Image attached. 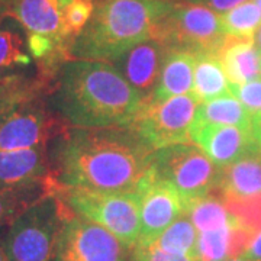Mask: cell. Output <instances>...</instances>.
I'll return each instance as SVG.
<instances>
[{"label":"cell","mask_w":261,"mask_h":261,"mask_svg":"<svg viewBox=\"0 0 261 261\" xmlns=\"http://www.w3.org/2000/svg\"><path fill=\"white\" fill-rule=\"evenodd\" d=\"M34 90L31 84L22 82L16 75L0 80V121L22 103L29 102L35 93Z\"/></svg>","instance_id":"obj_26"},{"label":"cell","mask_w":261,"mask_h":261,"mask_svg":"<svg viewBox=\"0 0 261 261\" xmlns=\"http://www.w3.org/2000/svg\"><path fill=\"white\" fill-rule=\"evenodd\" d=\"M94 12L93 0H73L64 9V38L73 42L87 27Z\"/></svg>","instance_id":"obj_28"},{"label":"cell","mask_w":261,"mask_h":261,"mask_svg":"<svg viewBox=\"0 0 261 261\" xmlns=\"http://www.w3.org/2000/svg\"><path fill=\"white\" fill-rule=\"evenodd\" d=\"M130 261H199L187 255L164 251L155 244H137L132 248Z\"/></svg>","instance_id":"obj_31"},{"label":"cell","mask_w":261,"mask_h":261,"mask_svg":"<svg viewBox=\"0 0 261 261\" xmlns=\"http://www.w3.org/2000/svg\"><path fill=\"white\" fill-rule=\"evenodd\" d=\"M241 257L251 261H261V231L252 235L251 241Z\"/></svg>","instance_id":"obj_33"},{"label":"cell","mask_w":261,"mask_h":261,"mask_svg":"<svg viewBox=\"0 0 261 261\" xmlns=\"http://www.w3.org/2000/svg\"><path fill=\"white\" fill-rule=\"evenodd\" d=\"M29 63L31 57L23 51L22 38L10 31H0V70Z\"/></svg>","instance_id":"obj_29"},{"label":"cell","mask_w":261,"mask_h":261,"mask_svg":"<svg viewBox=\"0 0 261 261\" xmlns=\"http://www.w3.org/2000/svg\"><path fill=\"white\" fill-rule=\"evenodd\" d=\"M190 141L203 149L218 167H226L257 144L252 129L199 123L190 130Z\"/></svg>","instance_id":"obj_13"},{"label":"cell","mask_w":261,"mask_h":261,"mask_svg":"<svg viewBox=\"0 0 261 261\" xmlns=\"http://www.w3.org/2000/svg\"><path fill=\"white\" fill-rule=\"evenodd\" d=\"M163 2H174V0H163Z\"/></svg>","instance_id":"obj_41"},{"label":"cell","mask_w":261,"mask_h":261,"mask_svg":"<svg viewBox=\"0 0 261 261\" xmlns=\"http://www.w3.org/2000/svg\"><path fill=\"white\" fill-rule=\"evenodd\" d=\"M229 80L216 53H196L192 94L199 103L231 94Z\"/></svg>","instance_id":"obj_20"},{"label":"cell","mask_w":261,"mask_h":261,"mask_svg":"<svg viewBox=\"0 0 261 261\" xmlns=\"http://www.w3.org/2000/svg\"><path fill=\"white\" fill-rule=\"evenodd\" d=\"M226 261H251V260H247V258H244V257H238V258H231V260H226Z\"/></svg>","instance_id":"obj_38"},{"label":"cell","mask_w":261,"mask_h":261,"mask_svg":"<svg viewBox=\"0 0 261 261\" xmlns=\"http://www.w3.org/2000/svg\"><path fill=\"white\" fill-rule=\"evenodd\" d=\"M185 214L189 216L199 233L219 229L232 224L237 219L226 207L224 199L215 197L212 193L187 203L185 206Z\"/></svg>","instance_id":"obj_22"},{"label":"cell","mask_w":261,"mask_h":261,"mask_svg":"<svg viewBox=\"0 0 261 261\" xmlns=\"http://www.w3.org/2000/svg\"><path fill=\"white\" fill-rule=\"evenodd\" d=\"M48 176L47 147L0 151V190L44 186Z\"/></svg>","instance_id":"obj_14"},{"label":"cell","mask_w":261,"mask_h":261,"mask_svg":"<svg viewBox=\"0 0 261 261\" xmlns=\"http://www.w3.org/2000/svg\"><path fill=\"white\" fill-rule=\"evenodd\" d=\"M0 261H10L6 250V233L3 231V226H0Z\"/></svg>","instance_id":"obj_34"},{"label":"cell","mask_w":261,"mask_h":261,"mask_svg":"<svg viewBox=\"0 0 261 261\" xmlns=\"http://www.w3.org/2000/svg\"><path fill=\"white\" fill-rule=\"evenodd\" d=\"M196 53L189 49H167L159 84L149 102H163L192 92Z\"/></svg>","instance_id":"obj_18"},{"label":"cell","mask_w":261,"mask_h":261,"mask_svg":"<svg viewBox=\"0 0 261 261\" xmlns=\"http://www.w3.org/2000/svg\"><path fill=\"white\" fill-rule=\"evenodd\" d=\"M71 209L53 195L42 196L10 224L6 250L10 261H53L64 222Z\"/></svg>","instance_id":"obj_4"},{"label":"cell","mask_w":261,"mask_h":261,"mask_svg":"<svg viewBox=\"0 0 261 261\" xmlns=\"http://www.w3.org/2000/svg\"><path fill=\"white\" fill-rule=\"evenodd\" d=\"M137 190L141 202V235L138 244H154L167 226L185 214L183 199L176 187L160 177L151 166Z\"/></svg>","instance_id":"obj_10"},{"label":"cell","mask_w":261,"mask_h":261,"mask_svg":"<svg viewBox=\"0 0 261 261\" xmlns=\"http://www.w3.org/2000/svg\"><path fill=\"white\" fill-rule=\"evenodd\" d=\"M197 238L199 232L195 225L186 214H183L166 228L154 244L164 251L187 255L197 260Z\"/></svg>","instance_id":"obj_23"},{"label":"cell","mask_w":261,"mask_h":261,"mask_svg":"<svg viewBox=\"0 0 261 261\" xmlns=\"http://www.w3.org/2000/svg\"><path fill=\"white\" fill-rule=\"evenodd\" d=\"M174 8L163 0H97L92 19L70 47L75 60L113 61L152 38L159 22Z\"/></svg>","instance_id":"obj_3"},{"label":"cell","mask_w":261,"mask_h":261,"mask_svg":"<svg viewBox=\"0 0 261 261\" xmlns=\"http://www.w3.org/2000/svg\"><path fill=\"white\" fill-rule=\"evenodd\" d=\"M151 167L176 187L185 206L218 190L221 167L197 145L177 144L154 151Z\"/></svg>","instance_id":"obj_6"},{"label":"cell","mask_w":261,"mask_h":261,"mask_svg":"<svg viewBox=\"0 0 261 261\" xmlns=\"http://www.w3.org/2000/svg\"><path fill=\"white\" fill-rule=\"evenodd\" d=\"M5 12L19 20L28 34H39L70 44L64 38V10L58 0H15Z\"/></svg>","instance_id":"obj_15"},{"label":"cell","mask_w":261,"mask_h":261,"mask_svg":"<svg viewBox=\"0 0 261 261\" xmlns=\"http://www.w3.org/2000/svg\"><path fill=\"white\" fill-rule=\"evenodd\" d=\"M261 130V113L252 118V132Z\"/></svg>","instance_id":"obj_35"},{"label":"cell","mask_w":261,"mask_h":261,"mask_svg":"<svg viewBox=\"0 0 261 261\" xmlns=\"http://www.w3.org/2000/svg\"><path fill=\"white\" fill-rule=\"evenodd\" d=\"M254 44H255V47L258 48V51H260L261 54V25L260 28L257 29V32L254 34Z\"/></svg>","instance_id":"obj_36"},{"label":"cell","mask_w":261,"mask_h":261,"mask_svg":"<svg viewBox=\"0 0 261 261\" xmlns=\"http://www.w3.org/2000/svg\"><path fill=\"white\" fill-rule=\"evenodd\" d=\"M190 3H197V5H203L206 8L212 9L216 13H225L228 10L233 9L240 5H243L245 2H250V0H186Z\"/></svg>","instance_id":"obj_32"},{"label":"cell","mask_w":261,"mask_h":261,"mask_svg":"<svg viewBox=\"0 0 261 261\" xmlns=\"http://www.w3.org/2000/svg\"><path fill=\"white\" fill-rule=\"evenodd\" d=\"M166 53L167 48L161 42L149 38L113 60V67L145 103L152 99L155 92Z\"/></svg>","instance_id":"obj_12"},{"label":"cell","mask_w":261,"mask_h":261,"mask_svg":"<svg viewBox=\"0 0 261 261\" xmlns=\"http://www.w3.org/2000/svg\"><path fill=\"white\" fill-rule=\"evenodd\" d=\"M58 128V121L42 106L22 103L0 121V151L47 147Z\"/></svg>","instance_id":"obj_11"},{"label":"cell","mask_w":261,"mask_h":261,"mask_svg":"<svg viewBox=\"0 0 261 261\" xmlns=\"http://www.w3.org/2000/svg\"><path fill=\"white\" fill-rule=\"evenodd\" d=\"M45 185L27 189L0 190V226L12 224L27 207L47 195Z\"/></svg>","instance_id":"obj_25"},{"label":"cell","mask_w":261,"mask_h":261,"mask_svg":"<svg viewBox=\"0 0 261 261\" xmlns=\"http://www.w3.org/2000/svg\"><path fill=\"white\" fill-rule=\"evenodd\" d=\"M2 2H3V8H5V6H8V5H10V3L15 2V0H2Z\"/></svg>","instance_id":"obj_39"},{"label":"cell","mask_w":261,"mask_h":261,"mask_svg":"<svg viewBox=\"0 0 261 261\" xmlns=\"http://www.w3.org/2000/svg\"><path fill=\"white\" fill-rule=\"evenodd\" d=\"M152 38L167 49H189L193 53H216L226 37L221 29L219 15L197 3H174L171 12L161 19Z\"/></svg>","instance_id":"obj_7"},{"label":"cell","mask_w":261,"mask_h":261,"mask_svg":"<svg viewBox=\"0 0 261 261\" xmlns=\"http://www.w3.org/2000/svg\"><path fill=\"white\" fill-rule=\"evenodd\" d=\"M222 199L229 212L245 228H248L252 233L261 231V195L245 199H233L222 196Z\"/></svg>","instance_id":"obj_27"},{"label":"cell","mask_w":261,"mask_h":261,"mask_svg":"<svg viewBox=\"0 0 261 261\" xmlns=\"http://www.w3.org/2000/svg\"><path fill=\"white\" fill-rule=\"evenodd\" d=\"M218 190L233 199L261 195V149L257 144L232 164L221 168Z\"/></svg>","instance_id":"obj_16"},{"label":"cell","mask_w":261,"mask_h":261,"mask_svg":"<svg viewBox=\"0 0 261 261\" xmlns=\"http://www.w3.org/2000/svg\"><path fill=\"white\" fill-rule=\"evenodd\" d=\"M229 90L251 115V118L261 113V77L243 84H231Z\"/></svg>","instance_id":"obj_30"},{"label":"cell","mask_w":261,"mask_h":261,"mask_svg":"<svg viewBox=\"0 0 261 261\" xmlns=\"http://www.w3.org/2000/svg\"><path fill=\"white\" fill-rule=\"evenodd\" d=\"M56 105L75 128H128L147 105L106 61L73 60L63 65Z\"/></svg>","instance_id":"obj_2"},{"label":"cell","mask_w":261,"mask_h":261,"mask_svg":"<svg viewBox=\"0 0 261 261\" xmlns=\"http://www.w3.org/2000/svg\"><path fill=\"white\" fill-rule=\"evenodd\" d=\"M218 57L231 84H243L261 77V54L254 38L226 37Z\"/></svg>","instance_id":"obj_19"},{"label":"cell","mask_w":261,"mask_h":261,"mask_svg":"<svg viewBox=\"0 0 261 261\" xmlns=\"http://www.w3.org/2000/svg\"><path fill=\"white\" fill-rule=\"evenodd\" d=\"M254 3H255V5L258 6V9L261 10V0H254Z\"/></svg>","instance_id":"obj_40"},{"label":"cell","mask_w":261,"mask_h":261,"mask_svg":"<svg viewBox=\"0 0 261 261\" xmlns=\"http://www.w3.org/2000/svg\"><path fill=\"white\" fill-rule=\"evenodd\" d=\"M219 22L225 37L254 38L261 25V10L250 0L219 15Z\"/></svg>","instance_id":"obj_24"},{"label":"cell","mask_w":261,"mask_h":261,"mask_svg":"<svg viewBox=\"0 0 261 261\" xmlns=\"http://www.w3.org/2000/svg\"><path fill=\"white\" fill-rule=\"evenodd\" d=\"M199 102L192 93L174 96L163 102H148L130 123L152 152L190 141Z\"/></svg>","instance_id":"obj_8"},{"label":"cell","mask_w":261,"mask_h":261,"mask_svg":"<svg viewBox=\"0 0 261 261\" xmlns=\"http://www.w3.org/2000/svg\"><path fill=\"white\" fill-rule=\"evenodd\" d=\"M128 247L103 226L79 215L63 225L56 261H130Z\"/></svg>","instance_id":"obj_9"},{"label":"cell","mask_w":261,"mask_h":261,"mask_svg":"<svg viewBox=\"0 0 261 261\" xmlns=\"http://www.w3.org/2000/svg\"><path fill=\"white\" fill-rule=\"evenodd\" d=\"M254 138H255V142H257L258 148L261 149V130H257V132H254Z\"/></svg>","instance_id":"obj_37"},{"label":"cell","mask_w":261,"mask_h":261,"mask_svg":"<svg viewBox=\"0 0 261 261\" xmlns=\"http://www.w3.org/2000/svg\"><path fill=\"white\" fill-rule=\"evenodd\" d=\"M199 123L225 125V126H238L244 129H252L251 115L247 112V109L232 94L199 103L193 125H199Z\"/></svg>","instance_id":"obj_21"},{"label":"cell","mask_w":261,"mask_h":261,"mask_svg":"<svg viewBox=\"0 0 261 261\" xmlns=\"http://www.w3.org/2000/svg\"><path fill=\"white\" fill-rule=\"evenodd\" d=\"M152 151L130 128L68 132L58 145L56 174L48 176L47 195L64 190H137L151 166Z\"/></svg>","instance_id":"obj_1"},{"label":"cell","mask_w":261,"mask_h":261,"mask_svg":"<svg viewBox=\"0 0 261 261\" xmlns=\"http://www.w3.org/2000/svg\"><path fill=\"white\" fill-rule=\"evenodd\" d=\"M75 215L103 226L128 248H134L141 235V202L138 190L97 192L64 190L57 193Z\"/></svg>","instance_id":"obj_5"},{"label":"cell","mask_w":261,"mask_h":261,"mask_svg":"<svg viewBox=\"0 0 261 261\" xmlns=\"http://www.w3.org/2000/svg\"><path fill=\"white\" fill-rule=\"evenodd\" d=\"M254 233L238 219L215 231L200 232L197 238V260L226 261L238 258L247 250Z\"/></svg>","instance_id":"obj_17"}]
</instances>
